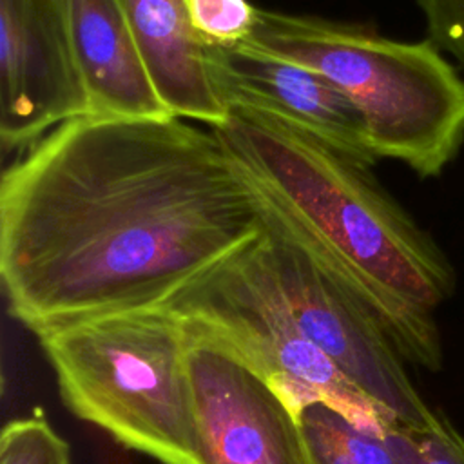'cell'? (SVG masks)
<instances>
[{"label":"cell","instance_id":"7c38bea8","mask_svg":"<svg viewBox=\"0 0 464 464\" xmlns=\"http://www.w3.org/2000/svg\"><path fill=\"white\" fill-rule=\"evenodd\" d=\"M299 422L310 464H399L386 430L355 424L328 404L306 406Z\"/></svg>","mask_w":464,"mask_h":464},{"label":"cell","instance_id":"9c48e42d","mask_svg":"<svg viewBox=\"0 0 464 464\" xmlns=\"http://www.w3.org/2000/svg\"><path fill=\"white\" fill-rule=\"evenodd\" d=\"M205 58L227 109L268 114L362 163L373 167L379 161L359 109L315 69L248 42L205 45Z\"/></svg>","mask_w":464,"mask_h":464},{"label":"cell","instance_id":"6da1fadb","mask_svg":"<svg viewBox=\"0 0 464 464\" xmlns=\"http://www.w3.org/2000/svg\"><path fill=\"white\" fill-rule=\"evenodd\" d=\"M261 199L210 127L76 116L0 179V277L34 334L158 306L257 234Z\"/></svg>","mask_w":464,"mask_h":464},{"label":"cell","instance_id":"277c9868","mask_svg":"<svg viewBox=\"0 0 464 464\" xmlns=\"http://www.w3.org/2000/svg\"><path fill=\"white\" fill-rule=\"evenodd\" d=\"M80 419L161 464H205L188 377V334L161 306L78 319L36 334Z\"/></svg>","mask_w":464,"mask_h":464},{"label":"cell","instance_id":"8992f818","mask_svg":"<svg viewBox=\"0 0 464 464\" xmlns=\"http://www.w3.org/2000/svg\"><path fill=\"white\" fill-rule=\"evenodd\" d=\"M259 199V246L308 341L393 424L431 426L439 410L410 381L375 299L330 252Z\"/></svg>","mask_w":464,"mask_h":464},{"label":"cell","instance_id":"5bb4252c","mask_svg":"<svg viewBox=\"0 0 464 464\" xmlns=\"http://www.w3.org/2000/svg\"><path fill=\"white\" fill-rule=\"evenodd\" d=\"M0 464H71V451L42 415L13 419L2 428Z\"/></svg>","mask_w":464,"mask_h":464},{"label":"cell","instance_id":"4fadbf2b","mask_svg":"<svg viewBox=\"0 0 464 464\" xmlns=\"http://www.w3.org/2000/svg\"><path fill=\"white\" fill-rule=\"evenodd\" d=\"M386 440L399 464H464V435L442 411L422 430L390 426Z\"/></svg>","mask_w":464,"mask_h":464},{"label":"cell","instance_id":"3957f363","mask_svg":"<svg viewBox=\"0 0 464 464\" xmlns=\"http://www.w3.org/2000/svg\"><path fill=\"white\" fill-rule=\"evenodd\" d=\"M248 44L315 69L362 114L377 160L439 176L464 143V80L430 42L368 25L259 9Z\"/></svg>","mask_w":464,"mask_h":464},{"label":"cell","instance_id":"30bf717a","mask_svg":"<svg viewBox=\"0 0 464 464\" xmlns=\"http://www.w3.org/2000/svg\"><path fill=\"white\" fill-rule=\"evenodd\" d=\"M87 114L169 116L120 0H60Z\"/></svg>","mask_w":464,"mask_h":464},{"label":"cell","instance_id":"7a4b0ae2","mask_svg":"<svg viewBox=\"0 0 464 464\" xmlns=\"http://www.w3.org/2000/svg\"><path fill=\"white\" fill-rule=\"evenodd\" d=\"M210 129L256 192L368 290L402 359L439 372L444 355L433 312L453 295L457 274L372 165L250 109L230 107Z\"/></svg>","mask_w":464,"mask_h":464},{"label":"cell","instance_id":"8fae6325","mask_svg":"<svg viewBox=\"0 0 464 464\" xmlns=\"http://www.w3.org/2000/svg\"><path fill=\"white\" fill-rule=\"evenodd\" d=\"M136 34L154 87L170 114L219 125L228 109L218 96L194 34L187 0H120Z\"/></svg>","mask_w":464,"mask_h":464},{"label":"cell","instance_id":"2e32d148","mask_svg":"<svg viewBox=\"0 0 464 464\" xmlns=\"http://www.w3.org/2000/svg\"><path fill=\"white\" fill-rule=\"evenodd\" d=\"M428 40L450 53L464 69V0H417Z\"/></svg>","mask_w":464,"mask_h":464},{"label":"cell","instance_id":"9a60e30c","mask_svg":"<svg viewBox=\"0 0 464 464\" xmlns=\"http://www.w3.org/2000/svg\"><path fill=\"white\" fill-rule=\"evenodd\" d=\"M259 7L248 0H187L190 27L203 45H236L250 38Z\"/></svg>","mask_w":464,"mask_h":464},{"label":"cell","instance_id":"52a82bcc","mask_svg":"<svg viewBox=\"0 0 464 464\" xmlns=\"http://www.w3.org/2000/svg\"><path fill=\"white\" fill-rule=\"evenodd\" d=\"M187 334L203 462L310 464L299 417L281 395L236 353L198 334Z\"/></svg>","mask_w":464,"mask_h":464},{"label":"cell","instance_id":"5b68a950","mask_svg":"<svg viewBox=\"0 0 464 464\" xmlns=\"http://www.w3.org/2000/svg\"><path fill=\"white\" fill-rule=\"evenodd\" d=\"M158 306L176 315L188 332L236 353L297 417L306 406L323 402L366 428L397 426L303 334L257 234Z\"/></svg>","mask_w":464,"mask_h":464},{"label":"cell","instance_id":"ba28073f","mask_svg":"<svg viewBox=\"0 0 464 464\" xmlns=\"http://www.w3.org/2000/svg\"><path fill=\"white\" fill-rule=\"evenodd\" d=\"M87 114L60 0H0V140L27 150Z\"/></svg>","mask_w":464,"mask_h":464}]
</instances>
